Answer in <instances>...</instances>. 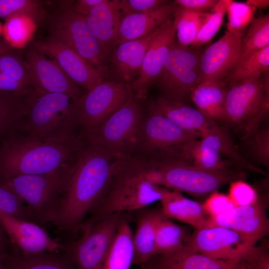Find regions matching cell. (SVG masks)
Instances as JSON below:
<instances>
[{
  "mask_svg": "<svg viewBox=\"0 0 269 269\" xmlns=\"http://www.w3.org/2000/svg\"><path fill=\"white\" fill-rule=\"evenodd\" d=\"M86 143L81 133L64 138L14 134L0 142V180L73 168Z\"/></svg>",
  "mask_w": 269,
  "mask_h": 269,
  "instance_id": "1",
  "label": "cell"
},
{
  "mask_svg": "<svg viewBox=\"0 0 269 269\" xmlns=\"http://www.w3.org/2000/svg\"><path fill=\"white\" fill-rule=\"evenodd\" d=\"M120 160L102 147L87 141L71 177L62 206L54 223L75 232L104 197Z\"/></svg>",
  "mask_w": 269,
  "mask_h": 269,
  "instance_id": "2",
  "label": "cell"
},
{
  "mask_svg": "<svg viewBox=\"0 0 269 269\" xmlns=\"http://www.w3.org/2000/svg\"><path fill=\"white\" fill-rule=\"evenodd\" d=\"M166 188L151 182L141 158L120 160L107 191L91 219L125 211H139L163 196Z\"/></svg>",
  "mask_w": 269,
  "mask_h": 269,
  "instance_id": "3",
  "label": "cell"
},
{
  "mask_svg": "<svg viewBox=\"0 0 269 269\" xmlns=\"http://www.w3.org/2000/svg\"><path fill=\"white\" fill-rule=\"evenodd\" d=\"M147 176L152 183L196 197L210 195L221 187L243 180V171L230 169L210 171L199 168L181 158L162 156L143 158Z\"/></svg>",
  "mask_w": 269,
  "mask_h": 269,
  "instance_id": "4",
  "label": "cell"
},
{
  "mask_svg": "<svg viewBox=\"0 0 269 269\" xmlns=\"http://www.w3.org/2000/svg\"><path fill=\"white\" fill-rule=\"evenodd\" d=\"M75 167L47 174L19 175L0 182L22 200L31 221L42 227L56 221Z\"/></svg>",
  "mask_w": 269,
  "mask_h": 269,
  "instance_id": "5",
  "label": "cell"
},
{
  "mask_svg": "<svg viewBox=\"0 0 269 269\" xmlns=\"http://www.w3.org/2000/svg\"><path fill=\"white\" fill-rule=\"evenodd\" d=\"M78 98L64 93L35 91L18 133L42 138H64L80 134L75 113Z\"/></svg>",
  "mask_w": 269,
  "mask_h": 269,
  "instance_id": "6",
  "label": "cell"
},
{
  "mask_svg": "<svg viewBox=\"0 0 269 269\" xmlns=\"http://www.w3.org/2000/svg\"><path fill=\"white\" fill-rule=\"evenodd\" d=\"M269 80L268 71L258 78L225 85V124L243 134V139L259 129L260 123L268 114Z\"/></svg>",
  "mask_w": 269,
  "mask_h": 269,
  "instance_id": "7",
  "label": "cell"
},
{
  "mask_svg": "<svg viewBox=\"0 0 269 269\" xmlns=\"http://www.w3.org/2000/svg\"><path fill=\"white\" fill-rule=\"evenodd\" d=\"M127 85L125 104L98 128L81 132L87 142L102 147L117 160L134 155L142 118L143 101L133 95L129 83Z\"/></svg>",
  "mask_w": 269,
  "mask_h": 269,
  "instance_id": "8",
  "label": "cell"
},
{
  "mask_svg": "<svg viewBox=\"0 0 269 269\" xmlns=\"http://www.w3.org/2000/svg\"><path fill=\"white\" fill-rule=\"evenodd\" d=\"M74 0H62L56 9L46 15L49 37L52 38L85 59L93 66H103L106 58L98 41L89 27L84 16L72 8Z\"/></svg>",
  "mask_w": 269,
  "mask_h": 269,
  "instance_id": "9",
  "label": "cell"
},
{
  "mask_svg": "<svg viewBox=\"0 0 269 269\" xmlns=\"http://www.w3.org/2000/svg\"><path fill=\"white\" fill-rule=\"evenodd\" d=\"M200 48L184 46L175 40L154 84L163 99L186 103L199 84Z\"/></svg>",
  "mask_w": 269,
  "mask_h": 269,
  "instance_id": "10",
  "label": "cell"
},
{
  "mask_svg": "<svg viewBox=\"0 0 269 269\" xmlns=\"http://www.w3.org/2000/svg\"><path fill=\"white\" fill-rule=\"evenodd\" d=\"M122 213L98 219H89L79 227L80 238L65 245L64 251L77 269H103L105 259L116 235Z\"/></svg>",
  "mask_w": 269,
  "mask_h": 269,
  "instance_id": "11",
  "label": "cell"
},
{
  "mask_svg": "<svg viewBox=\"0 0 269 269\" xmlns=\"http://www.w3.org/2000/svg\"><path fill=\"white\" fill-rule=\"evenodd\" d=\"M200 136L199 133L186 131L148 109L140 123L135 152L139 154L135 156L145 159L172 156L179 146Z\"/></svg>",
  "mask_w": 269,
  "mask_h": 269,
  "instance_id": "12",
  "label": "cell"
},
{
  "mask_svg": "<svg viewBox=\"0 0 269 269\" xmlns=\"http://www.w3.org/2000/svg\"><path fill=\"white\" fill-rule=\"evenodd\" d=\"M127 83L104 81L82 94L77 100L75 113L81 132L101 125L126 102Z\"/></svg>",
  "mask_w": 269,
  "mask_h": 269,
  "instance_id": "13",
  "label": "cell"
},
{
  "mask_svg": "<svg viewBox=\"0 0 269 269\" xmlns=\"http://www.w3.org/2000/svg\"><path fill=\"white\" fill-rule=\"evenodd\" d=\"M255 244L248 238L233 230L213 226L195 229L184 248L216 260L240 263Z\"/></svg>",
  "mask_w": 269,
  "mask_h": 269,
  "instance_id": "14",
  "label": "cell"
},
{
  "mask_svg": "<svg viewBox=\"0 0 269 269\" xmlns=\"http://www.w3.org/2000/svg\"><path fill=\"white\" fill-rule=\"evenodd\" d=\"M172 17L157 29L147 49L138 77L129 83L132 93L140 100L146 99L175 40L176 26Z\"/></svg>",
  "mask_w": 269,
  "mask_h": 269,
  "instance_id": "15",
  "label": "cell"
},
{
  "mask_svg": "<svg viewBox=\"0 0 269 269\" xmlns=\"http://www.w3.org/2000/svg\"><path fill=\"white\" fill-rule=\"evenodd\" d=\"M32 46L53 58L73 82L87 91L104 81L106 69L93 66L75 52L52 38L38 40Z\"/></svg>",
  "mask_w": 269,
  "mask_h": 269,
  "instance_id": "16",
  "label": "cell"
},
{
  "mask_svg": "<svg viewBox=\"0 0 269 269\" xmlns=\"http://www.w3.org/2000/svg\"><path fill=\"white\" fill-rule=\"evenodd\" d=\"M244 34L227 31L221 38L202 51L199 84L207 81L222 83L236 65Z\"/></svg>",
  "mask_w": 269,
  "mask_h": 269,
  "instance_id": "17",
  "label": "cell"
},
{
  "mask_svg": "<svg viewBox=\"0 0 269 269\" xmlns=\"http://www.w3.org/2000/svg\"><path fill=\"white\" fill-rule=\"evenodd\" d=\"M0 223L12 246L24 255L64 251L65 245L52 238L41 226L0 211Z\"/></svg>",
  "mask_w": 269,
  "mask_h": 269,
  "instance_id": "18",
  "label": "cell"
},
{
  "mask_svg": "<svg viewBox=\"0 0 269 269\" xmlns=\"http://www.w3.org/2000/svg\"><path fill=\"white\" fill-rule=\"evenodd\" d=\"M33 86L38 93H64L75 98L82 95L73 82L54 60L47 59L32 46L25 53Z\"/></svg>",
  "mask_w": 269,
  "mask_h": 269,
  "instance_id": "19",
  "label": "cell"
},
{
  "mask_svg": "<svg viewBox=\"0 0 269 269\" xmlns=\"http://www.w3.org/2000/svg\"><path fill=\"white\" fill-rule=\"evenodd\" d=\"M220 226L233 230L256 243L267 235L269 219L262 201L236 207L214 217H210L209 227Z\"/></svg>",
  "mask_w": 269,
  "mask_h": 269,
  "instance_id": "20",
  "label": "cell"
},
{
  "mask_svg": "<svg viewBox=\"0 0 269 269\" xmlns=\"http://www.w3.org/2000/svg\"><path fill=\"white\" fill-rule=\"evenodd\" d=\"M84 16L107 57L118 44V30L123 18L119 0H104Z\"/></svg>",
  "mask_w": 269,
  "mask_h": 269,
  "instance_id": "21",
  "label": "cell"
},
{
  "mask_svg": "<svg viewBox=\"0 0 269 269\" xmlns=\"http://www.w3.org/2000/svg\"><path fill=\"white\" fill-rule=\"evenodd\" d=\"M148 108L167 118L181 129L188 132L199 133L201 136L218 124L186 103L161 97L150 102Z\"/></svg>",
  "mask_w": 269,
  "mask_h": 269,
  "instance_id": "22",
  "label": "cell"
},
{
  "mask_svg": "<svg viewBox=\"0 0 269 269\" xmlns=\"http://www.w3.org/2000/svg\"><path fill=\"white\" fill-rule=\"evenodd\" d=\"M144 266L145 269H244L241 263L216 260L184 247L171 254H155Z\"/></svg>",
  "mask_w": 269,
  "mask_h": 269,
  "instance_id": "23",
  "label": "cell"
},
{
  "mask_svg": "<svg viewBox=\"0 0 269 269\" xmlns=\"http://www.w3.org/2000/svg\"><path fill=\"white\" fill-rule=\"evenodd\" d=\"M175 7L174 2L167 1L154 9L124 17L118 30V44L153 32L172 16Z\"/></svg>",
  "mask_w": 269,
  "mask_h": 269,
  "instance_id": "24",
  "label": "cell"
},
{
  "mask_svg": "<svg viewBox=\"0 0 269 269\" xmlns=\"http://www.w3.org/2000/svg\"><path fill=\"white\" fill-rule=\"evenodd\" d=\"M160 208L167 219H173L200 229L209 227L210 216L202 204L184 197L180 192L166 188L160 201Z\"/></svg>",
  "mask_w": 269,
  "mask_h": 269,
  "instance_id": "25",
  "label": "cell"
},
{
  "mask_svg": "<svg viewBox=\"0 0 269 269\" xmlns=\"http://www.w3.org/2000/svg\"><path fill=\"white\" fill-rule=\"evenodd\" d=\"M141 38L118 44L113 51L112 61L117 74L123 82L130 83L139 73L148 45L156 31Z\"/></svg>",
  "mask_w": 269,
  "mask_h": 269,
  "instance_id": "26",
  "label": "cell"
},
{
  "mask_svg": "<svg viewBox=\"0 0 269 269\" xmlns=\"http://www.w3.org/2000/svg\"><path fill=\"white\" fill-rule=\"evenodd\" d=\"M139 211L135 232L133 234V263L142 266L155 255L156 227L165 217L160 209L145 208Z\"/></svg>",
  "mask_w": 269,
  "mask_h": 269,
  "instance_id": "27",
  "label": "cell"
},
{
  "mask_svg": "<svg viewBox=\"0 0 269 269\" xmlns=\"http://www.w3.org/2000/svg\"><path fill=\"white\" fill-rule=\"evenodd\" d=\"M226 86L222 83H199L192 91L190 100L200 112L218 124L226 123Z\"/></svg>",
  "mask_w": 269,
  "mask_h": 269,
  "instance_id": "28",
  "label": "cell"
},
{
  "mask_svg": "<svg viewBox=\"0 0 269 269\" xmlns=\"http://www.w3.org/2000/svg\"><path fill=\"white\" fill-rule=\"evenodd\" d=\"M5 267V269H77L64 251L24 255L12 246Z\"/></svg>",
  "mask_w": 269,
  "mask_h": 269,
  "instance_id": "29",
  "label": "cell"
},
{
  "mask_svg": "<svg viewBox=\"0 0 269 269\" xmlns=\"http://www.w3.org/2000/svg\"><path fill=\"white\" fill-rule=\"evenodd\" d=\"M34 92L21 95L0 91V142L18 133V127L28 112Z\"/></svg>",
  "mask_w": 269,
  "mask_h": 269,
  "instance_id": "30",
  "label": "cell"
},
{
  "mask_svg": "<svg viewBox=\"0 0 269 269\" xmlns=\"http://www.w3.org/2000/svg\"><path fill=\"white\" fill-rule=\"evenodd\" d=\"M133 233L129 222L122 218L105 259L103 269H129L133 262Z\"/></svg>",
  "mask_w": 269,
  "mask_h": 269,
  "instance_id": "31",
  "label": "cell"
},
{
  "mask_svg": "<svg viewBox=\"0 0 269 269\" xmlns=\"http://www.w3.org/2000/svg\"><path fill=\"white\" fill-rule=\"evenodd\" d=\"M268 46H269V14L254 18L249 25L243 37L239 57L233 71L253 54Z\"/></svg>",
  "mask_w": 269,
  "mask_h": 269,
  "instance_id": "32",
  "label": "cell"
},
{
  "mask_svg": "<svg viewBox=\"0 0 269 269\" xmlns=\"http://www.w3.org/2000/svg\"><path fill=\"white\" fill-rule=\"evenodd\" d=\"M190 235L183 226L164 218L156 229L155 254L167 255L182 249Z\"/></svg>",
  "mask_w": 269,
  "mask_h": 269,
  "instance_id": "33",
  "label": "cell"
},
{
  "mask_svg": "<svg viewBox=\"0 0 269 269\" xmlns=\"http://www.w3.org/2000/svg\"><path fill=\"white\" fill-rule=\"evenodd\" d=\"M209 16V12H197L176 4L173 16L178 43L184 46H191Z\"/></svg>",
  "mask_w": 269,
  "mask_h": 269,
  "instance_id": "34",
  "label": "cell"
},
{
  "mask_svg": "<svg viewBox=\"0 0 269 269\" xmlns=\"http://www.w3.org/2000/svg\"><path fill=\"white\" fill-rule=\"evenodd\" d=\"M269 70V46L253 54L222 82L227 83L258 78Z\"/></svg>",
  "mask_w": 269,
  "mask_h": 269,
  "instance_id": "35",
  "label": "cell"
},
{
  "mask_svg": "<svg viewBox=\"0 0 269 269\" xmlns=\"http://www.w3.org/2000/svg\"><path fill=\"white\" fill-rule=\"evenodd\" d=\"M44 6V2L39 0H0V18L26 15L39 23L47 15Z\"/></svg>",
  "mask_w": 269,
  "mask_h": 269,
  "instance_id": "36",
  "label": "cell"
},
{
  "mask_svg": "<svg viewBox=\"0 0 269 269\" xmlns=\"http://www.w3.org/2000/svg\"><path fill=\"white\" fill-rule=\"evenodd\" d=\"M34 21L26 15H17L5 20L2 34L4 41L12 48L25 44L34 29Z\"/></svg>",
  "mask_w": 269,
  "mask_h": 269,
  "instance_id": "37",
  "label": "cell"
},
{
  "mask_svg": "<svg viewBox=\"0 0 269 269\" xmlns=\"http://www.w3.org/2000/svg\"><path fill=\"white\" fill-rule=\"evenodd\" d=\"M0 73L35 89L26 61L12 49L0 54Z\"/></svg>",
  "mask_w": 269,
  "mask_h": 269,
  "instance_id": "38",
  "label": "cell"
},
{
  "mask_svg": "<svg viewBox=\"0 0 269 269\" xmlns=\"http://www.w3.org/2000/svg\"><path fill=\"white\" fill-rule=\"evenodd\" d=\"M231 2V0H218L209 11V17L201 27L191 46L200 48L213 38L221 27L227 9Z\"/></svg>",
  "mask_w": 269,
  "mask_h": 269,
  "instance_id": "39",
  "label": "cell"
},
{
  "mask_svg": "<svg viewBox=\"0 0 269 269\" xmlns=\"http://www.w3.org/2000/svg\"><path fill=\"white\" fill-rule=\"evenodd\" d=\"M256 9L246 3L232 0L226 11L227 31L241 32L245 34L254 19Z\"/></svg>",
  "mask_w": 269,
  "mask_h": 269,
  "instance_id": "40",
  "label": "cell"
},
{
  "mask_svg": "<svg viewBox=\"0 0 269 269\" xmlns=\"http://www.w3.org/2000/svg\"><path fill=\"white\" fill-rule=\"evenodd\" d=\"M250 154L259 163L268 167L269 164V129L266 127L246 138Z\"/></svg>",
  "mask_w": 269,
  "mask_h": 269,
  "instance_id": "41",
  "label": "cell"
},
{
  "mask_svg": "<svg viewBox=\"0 0 269 269\" xmlns=\"http://www.w3.org/2000/svg\"><path fill=\"white\" fill-rule=\"evenodd\" d=\"M0 211L20 219L32 222L28 210L22 200L0 182Z\"/></svg>",
  "mask_w": 269,
  "mask_h": 269,
  "instance_id": "42",
  "label": "cell"
},
{
  "mask_svg": "<svg viewBox=\"0 0 269 269\" xmlns=\"http://www.w3.org/2000/svg\"><path fill=\"white\" fill-rule=\"evenodd\" d=\"M228 195L236 207L254 204L259 199L255 189L241 179L230 183Z\"/></svg>",
  "mask_w": 269,
  "mask_h": 269,
  "instance_id": "43",
  "label": "cell"
},
{
  "mask_svg": "<svg viewBox=\"0 0 269 269\" xmlns=\"http://www.w3.org/2000/svg\"><path fill=\"white\" fill-rule=\"evenodd\" d=\"M240 263L244 269H269L268 243L252 247L244 255Z\"/></svg>",
  "mask_w": 269,
  "mask_h": 269,
  "instance_id": "44",
  "label": "cell"
},
{
  "mask_svg": "<svg viewBox=\"0 0 269 269\" xmlns=\"http://www.w3.org/2000/svg\"><path fill=\"white\" fill-rule=\"evenodd\" d=\"M202 205L210 217H216L236 207L228 195L217 191L209 195Z\"/></svg>",
  "mask_w": 269,
  "mask_h": 269,
  "instance_id": "45",
  "label": "cell"
},
{
  "mask_svg": "<svg viewBox=\"0 0 269 269\" xmlns=\"http://www.w3.org/2000/svg\"><path fill=\"white\" fill-rule=\"evenodd\" d=\"M166 0H119L123 18L127 15L154 9L167 2Z\"/></svg>",
  "mask_w": 269,
  "mask_h": 269,
  "instance_id": "46",
  "label": "cell"
},
{
  "mask_svg": "<svg viewBox=\"0 0 269 269\" xmlns=\"http://www.w3.org/2000/svg\"><path fill=\"white\" fill-rule=\"evenodd\" d=\"M219 0H175L178 6L200 13L209 12Z\"/></svg>",
  "mask_w": 269,
  "mask_h": 269,
  "instance_id": "47",
  "label": "cell"
},
{
  "mask_svg": "<svg viewBox=\"0 0 269 269\" xmlns=\"http://www.w3.org/2000/svg\"><path fill=\"white\" fill-rule=\"evenodd\" d=\"M104 0H74L72 8L73 10L81 15H88L97 5Z\"/></svg>",
  "mask_w": 269,
  "mask_h": 269,
  "instance_id": "48",
  "label": "cell"
},
{
  "mask_svg": "<svg viewBox=\"0 0 269 269\" xmlns=\"http://www.w3.org/2000/svg\"><path fill=\"white\" fill-rule=\"evenodd\" d=\"M0 247L5 248H11L12 245L0 223Z\"/></svg>",
  "mask_w": 269,
  "mask_h": 269,
  "instance_id": "49",
  "label": "cell"
},
{
  "mask_svg": "<svg viewBox=\"0 0 269 269\" xmlns=\"http://www.w3.org/2000/svg\"><path fill=\"white\" fill-rule=\"evenodd\" d=\"M246 3L256 8L264 9L267 8L269 5V0H248Z\"/></svg>",
  "mask_w": 269,
  "mask_h": 269,
  "instance_id": "50",
  "label": "cell"
},
{
  "mask_svg": "<svg viewBox=\"0 0 269 269\" xmlns=\"http://www.w3.org/2000/svg\"><path fill=\"white\" fill-rule=\"evenodd\" d=\"M11 249L0 247V269H5V261Z\"/></svg>",
  "mask_w": 269,
  "mask_h": 269,
  "instance_id": "51",
  "label": "cell"
},
{
  "mask_svg": "<svg viewBox=\"0 0 269 269\" xmlns=\"http://www.w3.org/2000/svg\"><path fill=\"white\" fill-rule=\"evenodd\" d=\"M12 49V48L4 40L0 41V54Z\"/></svg>",
  "mask_w": 269,
  "mask_h": 269,
  "instance_id": "52",
  "label": "cell"
},
{
  "mask_svg": "<svg viewBox=\"0 0 269 269\" xmlns=\"http://www.w3.org/2000/svg\"><path fill=\"white\" fill-rule=\"evenodd\" d=\"M2 28H3V26L0 22V35L2 33Z\"/></svg>",
  "mask_w": 269,
  "mask_h": 269,
  "instance_id": "53",
  "label": "cell"
},
{
  "mask_svg": "<svg viewBox=\"0 0 269 269\" xmlns=\"http://www.w3.org/2000/svg\"><path fill=\"white\" fill-rule=\"evenodd\" d=\"M140 269H145L144 265H142V266H140Z\"/></svg>",
  "mask_w": 269,
  "mask_h": 269,
  "instance_id": "54",
  "label": "cell"
}]
</instances>
